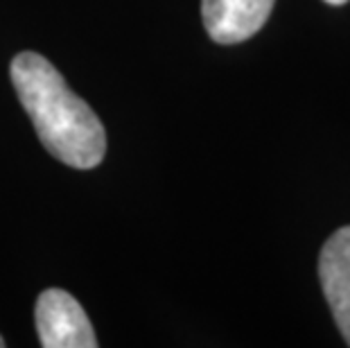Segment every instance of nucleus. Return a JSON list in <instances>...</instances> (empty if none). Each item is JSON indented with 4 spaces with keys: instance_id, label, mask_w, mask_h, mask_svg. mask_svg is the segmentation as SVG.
I'll list each match as a JSON object with an SVG mask.
<instances>
[{
    "instance_id": "f257e3e1",
    "label": "nucleus",
    "mask_w": 350,
    "mask_h": 348,
    "mask_svg": "<svg viewBox=\"0 0 350 348\" xmlns=\"http://www.w3.org/2000/svg\"><path fill=\"white\" fill-rule=\"evenodd\" d=\"M10 72L21 105L52 157L75 170L100 165L107 154V131L62 72L36 53L16 55Z\"/></svg>"
},
{
    "instance_id": "20e7f679",
    "label": "nucleus",
    "mask_w": 350,
    "mask_h": 348,
    "mask_svg": "<svg viewBox=\"0 0 350 348\" xmlns=\"http://www.w3.org/2000/svg\"><path fill=\"white\" fill-rule=\"evenodd\" d=\"M319 280L334 323L350 346V226H341L325 240L319 254Z\"/></svg>"
},
{
    "instance_id": "7ed1b4c3",
    "label": "nucleus",
    "mask_w": 350,
    "mask_h": 348,
    "mask_svg": "<svg viewBox=\"0 0 350 348\" xmlns=\"http://www.w3.org/2000/svg\"><path fill=\"white\" fill-rule=\"evenodd\" d=\"M273 3L275 0H201V18L215 43L235 46L262 29Z\"/></svg>"
},
{
    "instance_id": "f03ea898",
    "label": "nucleus",
    "mask_w": 350,
    "mask_h": 348,
    "mask_svg": "<svg viewBox=\"0 0 350 348\" xmlns=\"http://www.w3.org/2000/svg\"><path fill=\"white\" fill-rule=\"evenodd\" d=\"M36 330L43 348H95V330L79 301L66 290H46L36 301Z\"/></svg>"
},
{
    "instance_id": "39448f33",
    "label": "nucleus",
    "mask_w": 350,
    "mask_h": 348,
    "mask_svg": "<svg viewBox=\"0 0 350 348\" xmlns=\"http://www.w3.org/2000/svg\"><path fill=\"white\" fill-rule=\"evenodd\" d=\"M327 5H334V7H339V5H346V3H350V0H325Z\"/></svg>"
},
{
    "instance_id": "423d86ee",
    "label": "nucleus",
    "mask_w": 350,
    "mask_h": 348,
    "mask_svg": "<svg viewBox=\"0 0 350 348\" xmlns=\"http://www.w3.org/2000/svg\"><path fill=\"white\" fill-rule=\"evenodd\" d=\"M3 346H5V339H3V337H0V348H3Z\"/></svg>"
}]
</instances>
